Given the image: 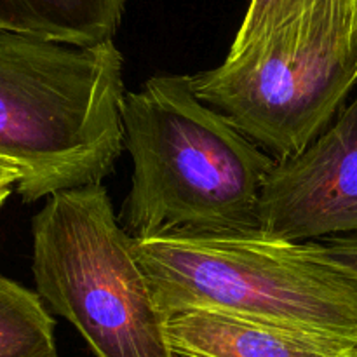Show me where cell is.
Here are the masks:
<instances>
[{
	"mask_svg": "<svg viewBox=\"0 0 357 357\" xmlns=\"http://www.w3.org/2000/svg\"><path fill=\"white\" fill-rule=\"evenodd\" d=\"M38 296L94 357H176L167 319L101 183L51 195L31 222Z\"/></svg>",
	"mask_w": 357,
	"mask_h": 357,
	"instance_id": "cell-5",
	"label": "cell"
},
{
	"mask_svg": "<svg viewBox=\"0 0 357 357\" xmlns=\"http://www.w3.org/2000/svg\"><path fill=\"white\" fill-rule=\"evenodd\" d=\"M20 180V171H17L13 164L7 162V160L0 159V208H2L3 202L10 197L13 188L17 187Z\"/></svg>",
	"mask_w": 357,
	"mask_h": 357,
	"instance_id": "cell-12",
	"label": "cell"
},
{
	"mask_svg": "<svg viewBox=\"0 0 357 357\" xmlns=\"http://www.w3.org/2000/svg\"><path fill=\"white\" fill-rule=\"evenodd\" d=\"M124 56L0 31V159L24 204L101 183L124 150Z\"/></svg>",
	"mask_w": 357,
	"mask_h": 357,
	"instance_id": "cell-2",
	"label": "cell"
},
{
	"mask_svg": "<svg viewBox=\"0 0 357 357\" xmlns=\"http://www.w3.org/2000/svg\"><path fill=\"white\" fill-rule=\"evenodd\" d=\"M357 84V0H324L213 70L195 96L230 119L274 160L305 150Z\"/></svg>",
	"mask_w": 357,
	"mask_h": 357,
	"instance_id": "cell-4",
	"label": "cell"
},
{
	"mask_svg": "<svg viewBox=\"0 0 357 357\" xmlns=\"http://www.w3.org/2000/svg\"><path fill=\"white\" fill-rule=\"evenodd\" d=\"M258 223L267 236L291 243L357 236V93L305 150L275 160Z\"/></svg>",
	"mask_w": 357,
	"mask_h": 357,
	"instance_id": "cell-6",
	"label": "cell"
},
{
	"mask_svg": "<svg viewBox=\"0 0 357 357\" xmlns=\"http://www.w3.org/2000/svg\"><path fill=\"white\" fill-rule=\"evenodd\" d=\"M132 241L166 319L209 310L357 345V279L312 241L291 243L261 230Z\"/></svg>",
	"mask_w": 357,
	"mask_h": 357,
	"instance_id": "cell-3",
	"label": "cell"
},
{
	"mask_svg": "<svg viewBox=\"0 0 357 357\" xmlns=\"http://www.w3.org/2000/svg\"><path fill=\"white\" fill-rule=\"evenodd\" d=\"M324 0H251L229 54H237L309 13Z\"/></svg>",
	"mask_w": 357,
	"mask_h": 357,
	"instance_id": "cell-10",
	"label": "cell"
},
{
	"mask_svg": "<svg viewBox=\"0 0 357 357\" xmlns=\"http://www.w3.org/2000/svg\"><path fill=\"white\" fill-rule=\"evenodd\" d=\"M54 326L38 293L0 274V357H58Z\"/></svg>",
	"mask_w": 357,
	"mask_h": 357,
	"instance_id": "cell-9",
	"label": "cell"
},
{
	"mask_svg": "<svg viewBox=\"0 0 357 357\" xmlns=\"http://www.w3.org/2000/svg\"><path fill=\"white\" fill-rule=\"evenodd\" d=\"M131 190L119 215L132 239L260 230L275 160L195 96L192 75H155L122 101Z\"/></svg>",
	"mask_w": 357,
	"mask_h": 357,
	"instance_id": "cell-1",
	"label": "cell"
},
{
	"mask_svg": "<svg viewBox=\"0 0 357 357\" xmlns=\"http://www.w3.org/2000/svg\"><path fill=\"white\" fill-rule=\"evenodd\" d=\"M128 0H0V31L72 45L114 40Z\"/></svg>",
	"mask_w": 357,
	"mask_h": 357,
	"instance_id": "cell-8",
	"label": "cell"
},
{
	"mask_svg": "<svg viewBox=\"0 0 357 357\" xmlns=\"http://www.w3.org/2000/svg\"><path fill=\"white\" fill-rule=\"evenodd\" d=\"M176 357H357V345L223 312L187 310L166 323Z\"/></svg>",
	"mask_w": 357,
	"mask_h": 357,
	"instance_id": "cell-7",
	"label": "cell"
},
{
	"mask_svg": "<svg viewBox=\"0 0 357 357\" xmlns=\"http://www.w3.org/2000/svg\"><path fill=\"white\" fill-rule=\"evenodd\" d=\"M312 243L321 255L357 279V236L330 237Z\"/></svg>",
	"mask_w": 357,
	"mask_h": 357,
	"instance_id": "cell-11",
	"label": "cell"
}]
</instances>
